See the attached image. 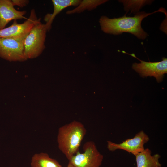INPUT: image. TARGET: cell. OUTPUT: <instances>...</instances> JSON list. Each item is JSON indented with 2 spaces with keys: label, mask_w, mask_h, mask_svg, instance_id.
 <instances>
[{
  "label": "cell",
  "mask_w": 167,
  "mask_h": 167,
  "mask_svg": "<svg viewBox=\"0 0 167 167\" xmlns=\"http://www.w3.org/2000/svg\"><path fill=\"white\" fill-rule=\"evenodd\" d=\"M160 8L151 13L139 12L133 17L124 15L118 18L110 19L102 16L100 18L99 23L101 30L106 33L118 35L123 32H128L139 39L144 40L148 34L141 27L142 21L145 18L157 12L165 13L166 11Z\"/></svg>",
  "instance_id": "cell-1"
},
{
  "label": "cell",
  "mask_w": 167,
  "mask_h": 167,
  "mask_svg": "<svg viewBox=\"0 0 167 167\" xmlns=\"http://www.w3.org/2000/svg\"><path fill=\"white\" fill-rule=\"evenodd\" d=\"M86 131L84 125L76 121L59 128L57 138L58 147L68 161L79 151Z\"/></svg>",
  "instance_id": "cell-2"
},
{
  "label": "cell",
  "mask_w": 167,
  "mask_h": 167,
  "mask_svg": "<svg viewBox=\"0 0 167 167\" xmlns=\"http://www.w3.org/2000/svg\"><path fill=\"white\" fill-rule=\"evenodd\" d=\"M47 31L45 24L39 19L24 41V54L27 59L37 57L44 51Z\"/></svg>",
  "instance_id": "cell-3"
},
{
  "label": "cell",
  "mask_w": 167,
  "mask_h": 167,
  "mask_svg": "<svg viewBox=\"0 0 167 167\" xmlns=\"http://www.w3.org/2000/svg\"><path fill=\"white\" fill-rule=\"evenodd\" d=\"M83 153L78 151L69 160L75 167H100L103 156L98 150L95 143L89 141L83 146Z\"/></svg>",
  "instance_id": "cell-4"
},
{
  "label": "cell",
  "mask_w": 167,
  "mask_h": 167,
  "mask_svg": "<svg viewBox=\"0 0 167 167\" xmlns=\"http://www.w3.org/2000/svg\"><path fill=\"white\" fill-rule=\"evenodd\" d=\"M27 35L18 38H0V57L10 61L27 60L24 54V45Z\"/></svg>",
  "instance_id": "cell-5"
},
{
  "label": "cell",
  "mask_w": 167,
  "mask_h": 167,
  "mask_svg": "<svg viewBox=\"0 0 167 167\" xmlns=\"http://www.w3.org/2000/svg\"><path fill=\"white\" fill-rule=\"evenodd\" d=\"M139 60L140 63H135L132 68L139 73L141 76H154L158 83L162 80L164 74L167 73V59L163 58L162 61L157 62H148L141 60L136 57L134 54L127 53Z\"/></svg>",
  "instance_id": "cell-6"
},
{
  "label": "cell",
  "mask_w": 167,
  "mask_h": 167,
  "mask_svg": "<svg viewBox=\"0 0 167 167\" xmlns=\"http://www.w3.org/2000/svg\"><path fill=\"white\" fill-rule=\"evenodd\" d=\"M149 140V136L143 131H141L133 138L127 139L119 143L108 141L107 148L111 151L123 150L135 156L145 149L144 145Z\"/></svg>",
  "instance_id": "cell-7"
},
{
  "label": "cell",
  "mask_w": 167,
  "mask_h": 167,
  "mask_svg": "<svg viewBox=\"0 0 167 167\" xmlns=\"http://www.w3.org/2000/svg\"><path fill=\"white\" fill-rule=\"evenodd\" d=\"M35 10L32 9L28 19L21 24L14 21L10 26L0 30V38H18L26 36L38 21Z\"/></svg>",
  "instance_id": "cell-8"
},
{
  "label": "cell",
  "mask_w": 167,
  "mask_h": 167,
  "mask_svg": "<svg viewBox=\"0 0 167 167\" xmlns=\"http://www.w3.org/2000/svg\"><path fill=\"white\" fill-rule=\"evenodd\" d=\"M26 13L25 11L16 10L11 0H0V30L5 28L11 20L25 19Z\"/></svg>",
  "instance_id": "cell-9"
},
{
  "label": "cell",
  "mask_w": 167,
  "mask_h": 167,
  "mask_svg": "<svg viewBox=\"0 0 167 167\" xmlns=\"http://www.w3.org/2000/svg\"><path fill=\"white\" fill-rule=\"evenodd\" d=\"M79 0H52L54 11L52 14H48L45 17L46 21L45 24L48 31L51 28V25L56 16L63 9L68 7L74 6H77L80 3Z\"/></svg>",
  "instance_id": "cell-10"
},
{
  "label": "cell",
  "mask_w": 167,
  "mask_h": 167,
  "mask_svg": "<svg viewBox=\"0 0 167 167\" xmlns=\"http://www.w3.org/2000/svg\"><path fill=\"white\" fill-rule=\"evenodd\" d=\"M135 156L137 167H161L159 161L160 156L158 154L152 155L149 148L145 149Z\"/></svg>",
  "instance_id": "cell-11"
},
{
  "label": "cell",
  "mask_w": 167,
  "mask_h": 167,
  "mask_svg": "<svg viewBox=\"0 0 167 167\" xmlns=\"http://www.w3.org/2000/svg\"><path fill=\"white\" fill-rule=\"evenodd\" d=\"M31 167H62L56 160L44 153L34 155L31 159Z\"/></svg>",
  "instance_id": "cell-12"
},
{
  "label": "cell",
  "mask_w": 167,
  "mask_h": 167,
  "mask_svg": "<svg viewBox=\"0 0 167 167\" xmlns=\"http://www.w3.org/2000/svg\"><path fill=\"white\" fill-rule=\"evenodd\" d=\"M119 2L122 3L124 10L126 12L130 11L131 13L136 14L139 10L146 5L151 4L153 0H121Z\"/></svg>",
  "instance_id": "cell-13"
},
{
  "label": "cell",
  "mask_w": 167,
  "mask_h": 167,
  "mask_svg": "<svg viewBox=\"0 0 167 167\" xmlns=\"http://www.w3.org/2000/svg\"><path fill=\"white\" fill-rule=\"evenodd\" d=\"M108 1L107 0H81L79 4L75 8L67 11L66 13L68 14H71L80 13L85 10H91Z\"/></svg>",
  "instance_id": "cell-14"
},
{
  "label": "cell",
  "mask_w": 167,
  "mask_h": 167,
  "mask_svg": "<svg viewBox=\"0 0 167 167\" xmlns=\"http://www.w3.org/2000/svg\"><path fill=\"white\" fill-rule=\"evenodd\" d=\"M11 1L14 6H17L21 7L26 6L29 3L28 0H11Z\"/></svg>",
  "instance_id": "cell-15"
},
{
  "label": "cell",
  "mask_w": 167,
  "mask_h": 167,
  "mask_svg": "<svg viewBox=\"0 0 167 167\" xmlns=\"http://www.w3.org/2000/svg\"><path fill=\"white\" fill-rule=\"evenodd\" d=\"M66 167H75L72 164L69 162L68 164Z\"/></svg>",
  "instance_id": "cell-16"
}]
</instances>
